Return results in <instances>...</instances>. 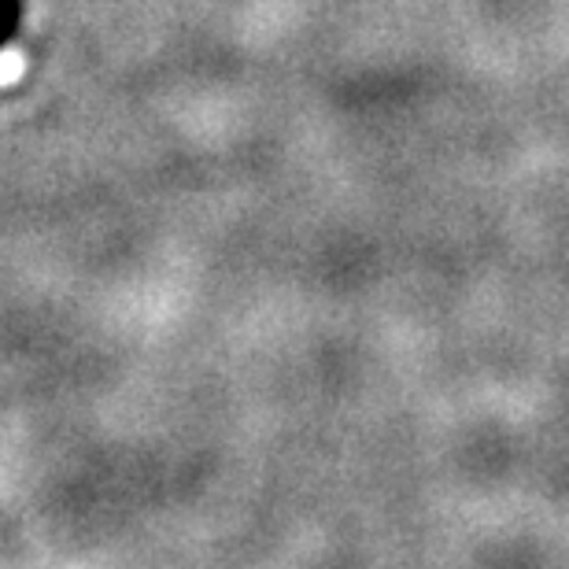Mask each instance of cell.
Wrapping results in <instances>:
<instances>
[{
	"instance_id": "1",
	"label": "cell",
	"mask_w": 569,
	"mask_h": 569,
	"mask_svg": "<svg viewBox=\"0 0 569 569\" xmlns=\"http://www.w3.org/2000/svg\"><path fill=\"white\" fill-rule=\"evenodd\" d=\"M22 22V0H0V49L11 44Z\"/></svg>"
}]
</instances>
